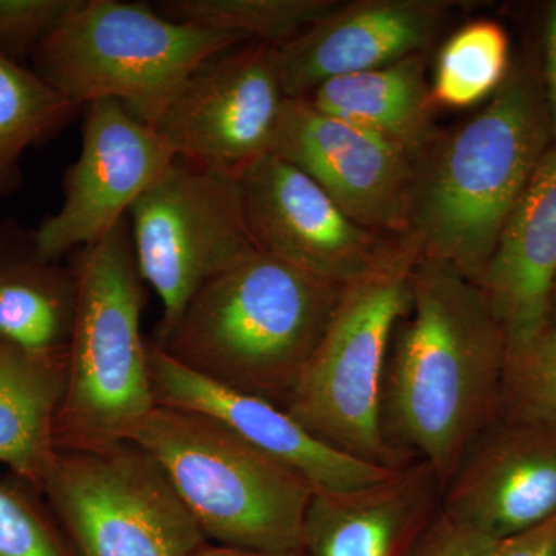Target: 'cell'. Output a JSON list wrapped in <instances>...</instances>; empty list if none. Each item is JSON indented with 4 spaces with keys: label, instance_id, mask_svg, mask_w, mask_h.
Wrapping results in <instances>:
<instances>
[{
    "label": "cell",
    "instance_id": "6da1fadb",
    "mask_svg": "<svg viewBox=\"0 0 556 556\" xmlns=\"http://www.w3.org/2000/svg\"><path fill=\"white\" fill-rule=\"evenodd\" d=\"M507 343L485 295L445 263L417 260L412 306L388 345L380 434L404 464L424 460L442 492L503 396Z\"/></svg>",
    "mask_w": 556,
    "mask_h": 556
},
{
    "label": "cell",
    "instance_id": "7a4b0ae2",
    "mask_svg": "<svg viewBox=\"0 0 556 556\" xmlns=\"http://www.w3.org/2000/svg\"><path fill=\"white\" fill-rule=\"evenodd\" d=\"M552 142L540 60L521 58L481 112L416 160L407 237L420 258L477 283Z\"/></svg>",
    "mask_w": 556,
    "mask_h": 556
},
{
    "label": "cell",
    "instance_id": "3957f363",
    "mask_svg": "<svg viewBox=\"0 0 556 556\" xmlns=\"http://www.w3.org/2000/svg\"><path fill=\"white\" fill-rule=\"evenodd\" d=\"M343 289L255 252L208 278L155 343L201 378L285 409Z\"/></svg>",
    "mask_w": 556,
    "mask_h": 556
},
{
    "label": "cell",
    "instance_id": "277c9868",
    "mask_svg": "<svg viewBox=\"0 0 556 556\" xmlns=\"http://www.w3.org/2000/svg\"><path fill=\"white\" fill-rule=\"evenodd\" d=\"M75 252V320L54 444L98 450L130 441L156 407L129 217Z\"/></svg>",
    "mask_w": 556,
    "mask_h": 556
},
{
    "label": "cell",
    "instance_id": "5b68a950",
    "mask_svg": "<svg viewBox=\"0 0 556 556\" xmlns=\"http://www.w3.org/2000/svg\"><path fill=\"white\" fill-rule=\"evenodd\" d=\"M130 442L155 460L217 546L302 551L303 519L316 489L214 417L156 405Z\"/></svg>",
    "mask_w": 556,
    "mask_h": 556
},
{
    "label": "cell",
    "instance_id": "8992f818",
    "mask_svg": "<svg viewBox=\"0 0 556 556\" xmlns=\"http://www.w3.org/2000/svg\"><path fill=\"white\" fill-rule=\"evenodd\" d=\"M244 42L148 3L78 0L33 54L31 70L78 109L113 100L153 127L193 70Z\"/></svg>",
    "mask_w": 556,
    "mask_h": 556
},
{
    "label": "cell",
    "instance_id": "52a82bcc",
    "mask_svg": "<svg viewBox=\"0 0 556 556\" xmlns=\"http://www.w3.org/2000/svg\"><path fill=\"white\" fill-rule=\"evenodd\" d=\"M419 249L412 240L387 265L343 289L334 316L285 412L343 455L397 470L408 466L380 434V388L388 345L412 306Z\"/></svg>",
    "mask_w": 556,
    "mask_h": 556
},
{
    "label": "cell",
    "instance_id": "ba28073f",
    "mask_svg": "<svg viewBox=\"0 0 556 556\" xmlns=\"http://www.w3.org/2000/svg\"><path fill=\"white\" fill-rule=\"evenodd\" d=\"M40 492L78 556H195L207 544L155 460L130 441L58 450Z\"/></svg>",
    "mask_w": 556,
    "mask_h": 556
},
{
    "label": "cell",
    "instance_id": "9c48e42d",
    "mask_svg": "<svg viewBox=\"0 0 556 556\" xmlns=\"http://www.w3.org/2000/svg\"><path fill=\"white\" fill-rule=\"evenodd\" d=\"M142 281L163 305L159 334L222 270L258 252L239 172L177 156L129 211Z\"/></svg>",
    "mask_w": 556,
    "mask_h": 556
},
{
    "label": "cell",
    "instance_id": "30bf717a",
    "mask_svg": "<svg viewBox=\"0 0 556 556\" xmlns=\"http://www.w3.org/2000/svg\"><path fill=\"white\" fill-rule=\"evenodd\" d=\"M239 175L255 249L314 276L348 287L387 265L407 241L358 225L274 153L251 161Z\"/></svg>",
    "mask_w": 556,
    "mask_h": 556
},
{
    "label": "cell",
    "instance_id": "8fae6325",
    "mask_svg": "<svg viewBox=\"0 0 556 556\" xmlns=\"http://www.w3.org/2000/svg\"><path fill=\"white\" fill-rule=\"evenodd\" d=\"M285 101L276 46L251 40L193 70L153 129L181 159L240 172L269 152Z\"/></svg>",
    "mask_w": 556,
    "mask_h": 556
},
{
    "label": "cell",
    "instance_id": "7c38bea8",
    "mask_svg": "<svg viewBox=\"0 0 556 556\" xmlns=\"http://www.w3.org/2000/svg\"><path fill=\"white\" fill-rule=\"evenodd\" d=\"M84 109L83 144L65 175L64 201L31 232L36 255L47 262L102 239L177 159L159 131L119 102Z\"/></svg>",
    "mask_w": 556,
    "mask_h": 556
},
{
    "label": "cell",
    "instance_id": "4fadbf2b",
    "mask_svg": "<svg viewBox=\"0 0 556 556\" xmlns=\"http://www.w3.org/2000/svg\"><path fill=\"white\" fill-rule=\"evenodd\" d=\"M270 153L313 179L354 222L407 237L416 160L364 127L287 98Z\"/></svg>",
    "mask_w": 556,
    "mask_h": 556
},
{
    "label": "cell",
    "instance_id": "5bb4252c",
    "mask_svg": "<svg viewBox=\"0 0 556 556\" xmlns=\"http://www.w3.org/2000/svg\"><path fill=\"white\" fill-rule=\"evenodd\" d=\"M441 510L497 543L554 519L555 428L497 409L444 486Z\"/></svg>",
    "mask_w": 556,
    "mask_h": 556
},
{
    "label": "cell",
    "instance_id": "9a60e30c",
    "mask_svg": "<svg viewBox=\"0 0 556 556\" xmlns=\"http://www.w3.org/2000/svg\"><path fill=\"white\" fill-rule=\"evenodd\" d=\"M459 5L448 0L342 2L294 39L276 46L287 98H305L329 79L427 53Z\"/></svg>",
    "mask_w": 556,
    "mask_h": 556
},
{
    "label": "cell",
    "instance_id": "2e32d148",
    "mask_svg": "<svg viewBox=\"0 0 556 556\" xmlns=\"http://www.w3.org/2000/svg\"><path fill=\"white\" fill-rule=\"evenodd\" d=\"M149 375L156 405L214 417L249 444L294 468L316 490L356 489L382 481L396 471L328 447L311 437L283 408L201 378L155 342L149 343Z\"/></svg>",
    "mask_w": 556,
    "mask_h": 556
},
{
    "label": "cell",
    "instance_id": "e0dca14e",
    "mask_svg": "<svg viewBox=\"0 0 556 556\" xmlns=\"http://www.w3.org/2000/svg\"><path fill=\"white\" fill-rule=\"evenodd\" d=\"M556 283V142L504 225L477 285L507 343V364L547 327Z\"/></svg>",
    "mask_w": 556,
    "mask_h": 556
},
{
    "label": "cell",
    "instance_id": "ac0fdd59",
    "mask_svg": "<svg viewBox=\"0 0 556 556\" xmlns=\"http://www.w3.org/2000/svg\"><path fill=\"white\" fill-rule=\"evenodd\" d=\"M433 468L413 460L356 489L314 490L302 527L306 556H407L441 511Z\"/></svg>",
    "mask_w": 556,
    "mask_h": 556
},
{
    "label": "cell",
    "instance_id": "d6986e66",
    "mask_svg": "<svg viewBox=\"0 0 556 556\" xmlns=\"http://www.w3.org/2000/svg\"><path fill=\"white\" fill-rule=\"evenodd\" d=\"M67 372L68 346L30 353L0 339V464L38 492L58 456L54 426Z\"/></svg>",
    "mask_w": 556,
    "mask_h": 556
},
{
    "label": "cell",
    "instance_id": "ffe728a7",
    "mask_svg": "<svg viewBox=\"0 0 556 556\" xmlns=\"http://www.w3.org/2000/svg\"><path fill=\"white\" fill-rule=\"evenodd\" d=\"M427 53L386 67L329 79L305 100L327 115L364 127L417 160L441 134L427 78Z\"/></svg>",
    "mask_w": 556,
    "mask_h": 556
},
{
    "label": "cell",
    "instance_id": "44dd1931",
    "mask_svg": "<svg viewBox=\"0 0 556 556\" xmlns=\"http://www.w3.org/2000/svg\"><path fill=\"white\" fill-rule=\"evenodd\" d=\"M76 309V277L39 258L31 232L0 228V339L30 351L68 346Z\"/></svg>",
    "mask_w": 556,
    "mask_h": 556
},
{
    "label": "cell",
    "instance_id": "7402d4cb",
    "mask_svg": "<svg viewBox=\"0 0 556 556\" xmlns=\"http://www.w3.org/2000/svg\"><path fill=\"white\" fill-rule=\"evenodd\" d=\"M78 110L31 68L0 56V197L20 188L24 153L64 129Z\"/></svg>",
    "mask_w": 556,
    "mask_h": 556
},
{
    "label": "cell",
    "instance_id": "603a6c76",
    "mask_svg": "<svg viewBox=\"0 0 556 556\" xmlns=\"http://www.w3.org/2000/svg\"><path fill=\"white\" fill-rule=\"evenodd\" d=\"M510 40L500 22H467L439 50L431 93L438 108L467 109L490 100L510 72Z\"/></svg>",
    "mask_w": 556,
    "mask_h": 556
},
{
    "label": "cell",
    "instance_id": "cb8c5ba5",
    "mask_svg": "<svg viewBox=\"0 0 556 556\" xmlns=\"http://www.w3.org/2000/svg\"><path fill=\"white\" fill-rule=\"evenodd\" d=\"M342 0H167L159 11L182 24L281 46L338 9Z\"/></svg>",
    "mask_w": 556,
    "mask_h": 556
},
{
    "label": "cell",
    "instance_id": "d4e9b609",
    "mask_svg": "<svg viewBox=\"0 0 556 556\" xmlns=\"http://www.w3.org/2000/svg\"><path fill=\"white\" fill-rule=\"evenodd\" d=\"M497 409L556 430V325L508 362Z\"/></svg>",
    "mask_w": 556,
    "mask_h": 556
},
{
    "label": "cell",
    "instance_id": "484cf974",
    "mask_svg": "<svg viewBox=\"0 0 556 556\" xmlns=\"http://www.w3.org/2000/svg\"><path fill=\"white\" fill-rule=\"evenodd\" d=\"M0 556H78L60 525L21 490L0 484Z\"/></svg>",
    "mask_w": 556,
    "mask_h": 556
},
{
    "label": "cell",
    "instance_id": "4316f807",
    "mask_svg": "<svg viewBox=\"0 0 556 556\" xmlns=\"http://www.w3.org/2000/svg\"><path fill=\"white\" fill-rule=\"evenodd\" d=\"M78 0H0V56L24 65Z\"/></svg>",
    "mask_w": 556,
    "mask_h": 556
},
{
    "label": "cell",
    "instance_id": "83f0119b",
    "mask_svg": "<svg viewBox=\"0 0 556 556\" xmlns=\"http://www.w3.org/2000/svg\"><path fill=\"white\" fill-rule=\"evenodd\" d=\"M501 543L450 521L442 510L407 556H496Z\"/></svg>",
    "mask_w": 556,
    "mask_h": 556
},
{
    "label": "cell",
    "instance_id": "f1b7e54d",
    "mask_svg": "<svg viewBox=\"0 0 556 556\" xmlns=\"http://www.w3.org/2000/svg\"><path fill=\"white\" fill-rule=\"evenodd\" d=\"M552 141L556 142V0L547 5L543 22V54L540 60Z\"/></svg>",
    "mask_w": 556,
    "mask_h": 556
},
{
    "label": "cell",
    "instance_id": "f546056e",
    "mask_svg": "<svg viewBox=\"0 0 556 556\" xmlns=\"http://www.w3.org/2000/svg\"><path fill=\"white\" fill-rule=\"evenodd\" d=\"M496 556H556V517L504 541Z\"/></svg>",
    "mask_w": 556,
    "mask_h": 556
},
{
    "label": "cell",
    "instance_id": "4dcf8cb0",
    "mask_svg": "<svg viewBox=\"0 0 556 556\" xmlns=\"http://www.w3.org/2000/svg\"><path fill=\"white\" fill-rule=\"evenodd\" d=\"M195 556H306L303 551L288 552V554H270V552L244 551V548H233L217 546V544H206Z\"/></svg>",
    "mask_w": 556,
    "mask_h": 556
},
{
    "label": "cell",
    "instance_id": "1f68e13d",
    "mask_svg": "<svg viewBox=\"0 0 556 556\" xmlns=\"http://www.w3.org/2000/svg\"><path fill=\"white\" fill-rule=\"evenodd\" d=\"M551 325H556V283L554 294H552L551 309H548L547 327H551Z\"/></svg>",
    "mask_w": 556,
    "mask_h": 556
}]
</instances>
